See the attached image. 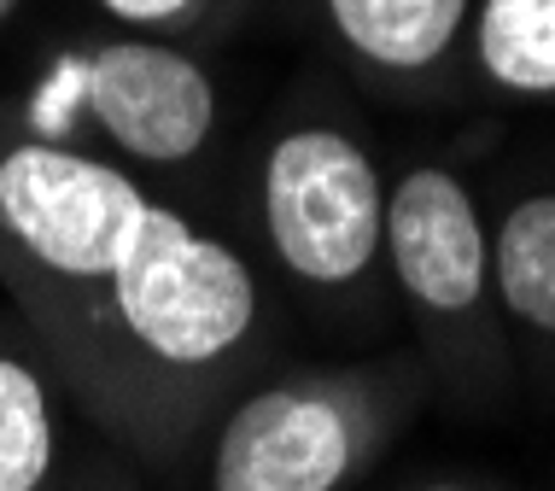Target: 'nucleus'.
I'll list each match as a JSON object with an SVG mask.
<instances>
[{"label": "nucleus", "instance_id": "obj_1", "mask_svg": "<svg viewBox=\"0 0 555 491\" xmlns=\"http://www.w3.org/2000/svg\"><path fill=\"white\" fill-rule=\"evenodd\" d=\"M0 287L65 398L146 468L205 439L269 339L263 281L229 234L7 106Z\"/></svg>", "mask_w": 555, "mask_h": 491}, {"label": "nucleus", "instance_id": "obj_2", "mask_svg": "<svg viewBox=\"0 0 555 491\" xmlns=\"http://www.w3.org/2000/svg\"><path fill=\"white\" fill-rule=\"evenodd\" d=\"M0 106L29 135L100 153L134 176L193 170L222 135V82L199 48L112 24L36 53Z\"/></svg>", "mask_w": 555, "mask_h": 491}, {"label": "nucleus", "instance_id": "obj_3", "mask_svg": "<svg viewBox=\"0 0 555 491\" xmlns=\"http://www.w3.org/2000/svg\"><path fill=\"white\" fill-rule=\"evenodd\" d=\"M258 234L310 299H351L386 270V176L339 117L298 112L258 146Z\"/></svg>", "mask_w": 555, "mask_h": 491}, {"label": "nucleus", "instance_id": "obj_4", "mask_svg": "<svg viewBox=\"0 0 555 491\" xmlns=\"http://www.w3.org/2000/svg\"><path fill=\"white\" fill-rule=\"evenodd\" d=\"M392 410L369 369H287L234 392L205 427V491H345Z\"/></svg>", "mask_w": 555, "mask_h": 491}, {"label": "nucleus", "instance_id": "obj_5", "mask_svg": "<svg viewBox=\"0 0 555 491\" xmlns=\"http://www.w3.org/2000/svg\"><path fill=\"white\" fill-rule=\"evenodd\" d=\"M386 275L439 339H474L491 322V222L450 164L422 158L386 182Z\"/></svg>", "mask_w": 555, "mask_h": 491}, {"label": "nucleus", "instance_id": "obj_6", "mask_svg": "<svg viewBox=\"0 0 555 491\" xmlns=\"http://www.w3.org/2000/svg\"><path fill=\"white\" fill-rule=\"evenodd\" d=\"M317 12L363 77L422 88L462 53L474 0H317Z\"/></svg>", "mask_w": 555, "mask_h": 491}, {"label": "nucleus", "instance_id": "obj_7", "mask_svg": "<svg viewBox=\"0 0 555 491\" xmlns=\"http://www.w3.org/2000/svg\"><path fill=\"white\" fill-rule=\"evenodd\" d=\"M70 398L48 357L24 339H0V491H53L70 451Z\"/></svg>", "mask_w": 555, "mask_h": 491}, {"label": "nucleus", "instance_id": "obj_8", "mask_svg": "<svg viewBox=\"0 0 555 491\" xmlns=\"http://www.w3.org/2000/svg\"><path fill=\"white\" fill-rule=\"evenodd\" d=\"M491 299L515 327L555 339V188H532L491 222Z\"/></svg>", "mask_w": 555, "mask_h": 491}, {"label": "nucleus", "instance_id": "obj_9", "mask_svg": "<svg viewBox=\"0 0 555 491\" xmlns=\"http://www.w3.org/2000/svg\"><path fill=\"white\" fill-rule=\"evenodd\" d=\"M468 53L498 94L555 106V0H474Z\"/></svg>", "mask_w": 555, "mask_h": 491}, {"label": "nucleus", "instance_id": "obj_10", "mask_svg": "<svg viewBox=\"0 0 555 491\" xmlns=\"http://www.w3.org/2000/svg\"><path fill=\"white\" fill-rule=\"evenodd\" d=\"M82 7H94V18L112 24V29H141V36L193 41L199 29L217 24L222 0H82Z\"/></svg>", "mask_w": 555, "mask_h": 491}, {"label": "nucleus", "instance_id": "obj_11", "mask_svg": "<svg viewBox=\"0 0 555 491\" xmlns=\"http://www.w3.org/2000/svg\"><path fill=\"white\" fill-rule=\"evenodd\" d=\"M410 491H486V486H474V480H422Z\"/></svg>", "mask_w": 555, "mask_h": 491}, {"label": "nucleus", "instance_id": "obj_12", "mask_svg": "<svg viewBox=\"0 0 555 491\" xmlns=\"http://www.w3.org/2000/svg\"><path fill=\"white\" fill-rule=\"evenodd\" d=\"M18 12H24V0H0V29H7L12 18H18Z\"/></svg>", "mask_w": 555, "mask_h": 491}]
</instances>
